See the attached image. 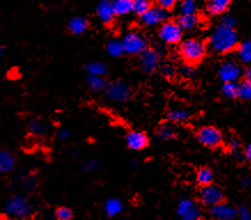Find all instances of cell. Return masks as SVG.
<instances>
[{"label": "cell", "mask_w": 251, "mask_h": 220, "mask_svg": "<svg viewBox=\"0 0 251 220\" xmlns=\"http://www.w3.org/2000/svg\"><path fill=\"white\" fill-rule=\"evenodd\" d=\"M239 38L235 28H227L219 24L209 37V49L217 54H226L236 49Z\"/></svg>", "instance_id": "1"}, {"label": "cell", "mask_w": 251, "mask_h": 220, "mask_svg": "<svg viewBox=\"0 0 251 220\" xmlns=\"http://www.w3.org/2000/svg\"><path fill=\"white\" fill-rule=\"evenodd\" d=\"M208 46L200 38H187L179 44L178 53L182 62L196 66L201 63L206 55Z\"/></svg>", "instance_id": "2"}, {"label": "cell", "mask_w": 251, "mask_h": 220, "mask_svg": "<svg viewBox=\"0 0 251 220\" xmlns=\"http://www.w3.org/2000/svg\"><path fill=\"white\" fill-rule=\"evenodd\" d=\"M33 212V205L30 199L25 195H13L5 202V213L9 218L29 219Z\"/></svg>", "instance_id": "3"}, {"label": "cell", "mask_w": 251, "mask_h": 220, "mask_svg": "<svg viewBox=\"0 0 251 220\" xmlns=\"http://www.w3.org/2000/svg\"><path fill=\"white\" fill-rule=\"evenodd\" d=\"M104 96L113 102L125 103L132 99L133 89L127 82L123 79L108 80L107 86L103 90Z\"/></svg>", "instance_id": "4"}, {"label": "cell", "mask_w": 251, "mask_h": 220, "mask_svg": "<svg viewBox=\"0 0 251 220\" xmlns=\"http://www.w3.org/2000/svg\"><path fill=\"white\" fill-rule=\"evenodd\" d=\"M182 37H184V30L181 29L177 21L169 19L159 25L158 38L165 45H179L182 40Z\"/></svg>", "instance_id": "5"}, {"label": "cell", "mask_w": 251, "mask_h": 220, "mask_svg": "<svg viewBox=\"0 0 251 220\" xmlns=\"http://www.w3.org/2000/svg\"><path fill=\"white\" fill-rule=\"evenodd\" d=\"M139 66L147 75H152L158 71L161 66V53L154 47H147L139 54Z\"/></svg>", "instance_id": "6"}, {"label": "cell", "mask_w": 251, "mask_h": 220, "mask_svg": "<svg viewBox=\"0 0 251 220\" xmlns=\"http://www.w3.org/2000/svg\"><path fill=\"white\" fill-rule=\"evenodd\" d=\"M122 43H123L125 54H128V55H139L142 50L148 47L147 38L138 31L125 33L122 38Z\"/></svg>", "instance_id": "7"}, {"label": "cell", "mask_w": 251, "mask_h": 220, "mask_svg": "<svg viewBox=\"0 0 251 220\" xmlns=\"http://www.w3.org/2000/svg\"><path fill=\"white\" fill-rule=\"evenodd\" d=\"M196 138L200 144L208 148H217L223 144V133L215 126H203L196 132Z\"/></svg>", "instance_id": "8"}, {"label": "cell", "mask_w": 251, "mask_h": 220, "mask_svg": "<svg viewBox=\"0 0 251 220\" xmlns=\"http://www.w3.org/2000/svg\"><path fill=\"white\" fill-rule=\"evenodd\" d=\"M177 215L184 220H198L201 218L202 211L194 199L182 197L178 201Z\"/></svg>", "instance_id": "9"}, {"label": "cell", "mask_w": 251, "mask_h": 220, "mask_svg": "<svg viewBox=\"0 0 251 220\" xmlns=\"http://www.w3.org/2000/svg\"><path fill=\"white\" fill-rule=\"evenodd\" d=\"M139 18H140V23L142 25L151 28V26L161 25L163 22L170 19V14H169V11L155 5L151 6L147 12L139 16Z\"/></svg>", "instance_id": "10"}, {"label": "cell", "mask_w": 251, "mask_h": 220, "mask_svg": "<svg viewBox=\"0 0 251 220\" xmlns=\"http://www.w3.org/2000/svg\"><path fill=\"white\" fill-rule=\"evenodd\" d=\"M242 73L240 64L234 60L224 61L218 69V76L223 83L237 82L242 77Z\"/></svg>", "instance_id": "11"}, {"label": "cell", "mask_w": 251, "mask_h": 220, "mask_svg": "<svg viewBox=\"0 0 251 220\" xmlns=\"http://www.w3.org/2000/svg\"><path fill=\"white\" fill-rule=\"evenodd\" d=\"M199 198L202 205L212 208V206L219 204V203L224 201V193L218 186L211 184L208 186H203L201 191H200Z\"/></svg>", "instance_id": "12"}, {"label": "cell", "mask_w": 251, "mask_h": 220, "mask_svg": "<svg viewBox=\"0 0 251 220\" xmlns=\"http://www.w3.org/2000/svg\"><path fill=\"white\" fill-rule=\"evenodd\" d=\"M125 142L130 150L141 151L148 147L149 138L146 132L133 130L125 135Z\"/></svg>", "instance_id": "13"}, {"label": "cell", "mask_w": 251, "mask_h": 220, "mask_svg": "<svg viewBox=\"0 0 251 220\" xmlns=\"http://www.w3.org/2000/svg\"><path fill=\"white\" fill-rule=\"evenodd\" d=\"M96 13L98 19L104 25L113 24L115 19H116L113 0H100L99 4L97 5Z\"/></svg>", "instance_id": "14"}, {"label": "cell", "mask_w": 251, "mask_h": 220, "mask_svg": "<svg viewBox=\"0 0 251 220\" xmlns=\"http://www.w3.org/2000/svg\"><path fill=\"white\" fill-rule=\"evenodd\" d=\"M90 21L85 16L76 15L73 16L69 21H68L67 28L73 36H81L86 33L90 29Z\"/></svg>", "instance_id": "15"}, {"label": "cell", "mask_w": 251, "mask_h": 220, "mask_svg": "<svg viewBox=\"0 0 251 220\" xmlns=\"http://www.w3.org/2000/svg\"><path fill=\"white\" fill-rule=\"evenodd\" d=\"M210 213L213 218L216 219H223V220H229L237 217V211L235 208H233L232 205L227 204L225 202L219 203L212 208H210Z\"/></svg>", "instance_id": "16"}, {"label": "cell", "mask_w": 251, "mask_h": 220, "mask_svg": "<svg viewBox=\"0 0 251 220\" xmlns=\"http://www.w3.org/2000/svg\"><path fill=\"white\" fill-rule=\"evenodd\" d=\"M16 167V156L8 149H0V174H8Z\"/></svg>", "instance_id": "17"}, {"label": "cell", "mask_w": 251, "mask_h": 220, "mask_svg": "<svg viewBox=\"0 0 251 220\" xmlns=\"http://www.w3.org/2000/svg\"><path fill=\"white\" fill-rule=\"evenodd\" d=\"M124 210V203L121 198L115 197V196H110L108 197L103 203V211L106 213L107 217L109 218H114L121 215Z\"/></svg>", "instance_id": "18"}, {"label": "cell", "mask_w": 251, "mask_h": 220, "mask_svg": "<svg viewBox=\"0 0 251 220\" xmlns=\"http://www.w3.org/2000/svg\"><path fill=\"white\" fill-rule=\"evenodd\" d=\"M233 0H208L206 1V13L211 16L224 15L229 8Z\"/></svg>", "instance_id": "19"}, {"label": "cell", "mask_w": 251, "mask_h": 220, "mask_svg": "<svg viewBox=\"0 0 251 220\" xmlns=\"http://www.w3.org/2000/svg\"><path fill=\"white\" fill-rule=\"evenodd\" d=\"M191 114L187 109L182 108H171L166 113V120L171 124H182L189 121Z\"/></svg>", "instance_id": "20"}, {"label": "cell", "mask_w": 251, "mask_h": 220, "mask_svg": "<svg viewBox=\"0 0 251 220\" xmlns=\"http://www.w3.org/2000/svg\"><path fill=\"white\" fill-rule=\"evenodd\" d=\"M177 22L184 31H191V30L198 28L200 22H201V19H200L198 13L196 14H180Z\"/></svg>", "instance_id": "21"}, {"label": "cell", "mask_w": 251, "mask_h": 220, "mask_svg": "<svg viewBox=\"0 0 251 220\" xmlns=\"http://www.w3.org/2000/svg\"><path fill=\"white\" fill-rule=\"evenodd\" d=\"M26 128H28L30 134L37 138L45 137L47 134V131H49L45 122L40 120V118H32V120H30L28 124H26Z\"/></svg>", "instance_id": "22"}, {"label": "cell", "mask_w": 251, "mask_h": 220, "mask_svg": "<svg viewBox=\"0 0 251 220\" xmlns=\"http://www.w3.org/2000/svg\"><path fill=\"white\" fill-rule=\"evenodd\" d=\"M155 135L158 140L161 141H171L175 140L177 134L174 127L171 126V123H163L159 124L157 127L155 128Z\"/></svg>", "instance_id": "23"}, {"label": "cell", "mask_w": 251, "mask_h": 220, "mask_svg": "<svg viewBox=\"0 0 251 220\" xmlns=\"http://www.w3.org/2000/svg\"><path fill=\"white\" fill-rule=\"evenodd\" d=\"M84 70H85L87 76H106L108 73V68L106 64L101 61H91V62H87L84 67Z\"/></svg>", "instance_id": "24"}, {"label": "cell", "mask_w": 251, "mask_h": 220, "mask_svg": "<svg viewBox=\"0 0 251 220\" xmlns=\"http://www.w3.org/2000/svg\"><path fill=\"white\" fill-rule=\"evenodd\" d=\"M104 49H106L108 55H110L111 57H121L125 54L123 43H122V40L118 39L108 40L106 45H104Z\"/></svg>", "instance_id": "25"}, {"label": "cell", "mask_w": 251, "mask_h": 220, "mask_svg": "<svg viewBox=\"0 0 251 220\" xmlns=\"http://www.w3.org/2000/svg\"><path fill=\"white\" fill-rule=\"evenodd\" d=\"M86 84L89 89L93 92H103L104 87L108 84V79L106 78V76H87Z\"/></svg>", "instance_id": "26"}, {"label": "cell", "mask_w": 251, "mask_h": 220, "mask_svg": "<svg viewBox=\"0 0 251 220\" xmlns=\"http://www.w3.org/2000/svg\"><path fill=\"white\" fill-rule=\"evenodd\" d=\"M116 16H125L133 12V0H113Z\"/></svg>", "instance_id": "27"}, {"label": "cell", "mask_w": 251, "mask_h": 220, "mask_svg": "<svg viewBox=\"0 0 251 220\" xmlns=\"http://www.w3.org/2000/svg\"><path fill=\"white\" fill-rule=\"evenodd\" d=\"M237 56L246 64H251V39L244 40L236 47Z\"/></svg>", "instance_id": "28"}, {"label": "cell", "mask_w": 251, "mask_h": 220, "mask_svg": "<svg viewBox=\"0 0 251 220\" xmlns=\"http://www.w3.org/2000/svg\"><path fill=\"white\" fill-rule=\"evenodd\" d=\"M196 181H198V184L201 187L211 185L213 182V172L211 169L206 167L200 168L198 172H196Z\"/></svg>", "instance_id": "29"}, {"label": "cell", "mask_w": 251, "mask_h": 220, "mask_svg": "<svg viewBox=\"0 0 251 220\" xmlns=\"http://www.w3.org/2000/svg\"><path fill=\"white\" fill-rule=\"evenodd\" d=\"M222 93L227 99H236L240 96V84H237V82L224 83L222 86Z\"/></svg>", "instance_id": "30"}, {"label": "cell", "mask_w": 251, "mask_h": 220, "mask_svg": "<svg viewBox=\"0 0 251 220\" xmlns=\"http://www.w3.org/2000/svg\"><path fill=\"white\" fill-rule=\"evenodd\" d=\"M198 9V0H180L179 1V11H180V14H196Z\"/></svg>", "instance_id": "31"}, {"label": "cell", "mask_w": 251, "mask_h": 220, "mask_svg": "<svg viewBox=\"0 0 251 220\" xmlns=\"http://www.w3.org/2000/svg\"><path fill=\"white\" fill-rule=\"evenodd\" d=\"M159 75L165 79H174L178 73V69L172 63H161L158 69Z\"/></svg>", "instance_id": "32"}, {"label": "cell", "mask_w": 251, "mask_h": 220, "mask_svg": "<svg viewBox=\"0 0 251 220\" xmlns=\"http://www.w3.org/2000/svg\"><path fill=\"white\" fill-rule=\"evenodd\" d=\"M54 216L57 220H71L75 218V212L69 206L60 205L54 210Z\"/></svg>", "instance_id": "33"}, {"label": "cell", "mask_w": 251, "mask_h": 220, "mask_svg": "<svg viewBox=\"0 0 251 220\" xmlns=\"http://www.w3.org/2000/svg\"><path fill=\"white\" fill-rule=\"evenodd\" d=\"M151 6V0H133V13L135 15L141 16Z\"/></svg>", "instance_id": "34"}, {"label": "cell", "mask_w": 251, "mask_h": 220, "mask_svg": "<svg viewBox=\"0 0 251 220\" xmlns=\"http://www.w3.org/2000/svg\"><path fill=\"white\" fill-rule=\"evenodd\" d=\"M101 163L97 160H89L80 164L79 172L81 173H92V172L99 170Z\"/></svg>", "instance_id": "35"}, {"label": "cell", "mask_w": 251, "mask_h": 220, "mask_svg": "<svg viewBox=\"0 0 251 220\" xmlns=\"http://www.w3.org/2000/svg\"><path fill=\"white\" fill-rule=\"evenodd\" d=\"M242 100L250 101L251 100V80L243 79L240 84V96Z\"/></svg>", "instance_id": "36"}, {"label": "cell", "mask_w": 251, "mask_h": 220, "mask_svg": "<svg viewBox=\"0 0 251 220\" xmlns=\"http://www.w3.org/2000/svg\"><path fill=\"white\" fill-rule=\"evenodd\" d=\"M179 73L180 76L184 77L186 79H191L196 75V70H195V66H192V64H187L185 63L180 69H179Z\"/></svg>", "instance_id": "37"}, {"label": "cell", "mask_w": 251, "mask_h": 220, "mask_svg": "<svg viewBox=\"0 0 251 220\" xmlns=\"http://www.w3.org/2000/svg\"><path fill=\"white\" fill-rule=\"evenodd\" d=\"M179 1L180 0H155V5L170 12L179 4Z\"/></svg>", "instance_id": "38"}, {"label": "cell", "mask_w": 251, "mask_h": 220, "mask_svg": "<svg viewBox=\"0 0 251 220\" xmlns=\"http://www.w3.org/2000/svg\"><path fill=\"white\" fill-rule=\"evenodd\" d=\"M21 184L23 185V191L25 192H30L32 191L33 188L38 185V180H37L36 177L33 175H29L25 179H23V181H21Z\"/></svg>", "instance_id": "39"}, {"label": "cell", "mask_w": 251, "mask_h": 220, "mask_svg": "<svg viewBox=\"0 0 251 220\" xmlns=\"http://www.w3.org/2000/svg\"><path fill=\"white\" fill-rule=\"evenodd\" d=\"M220 24L227 28H235L236 26V19L233 15L224 14L223 19L220 20Z\"/></svg>", "instance_id": "40"}, {"label": "cell", "mask_w": 251, "mask_h": 220, "mask_svg": "<svg viewBox=\"0 0 251 220\" xmlns=\"http://www.w3.org/2000/svg\"><path fill=\"white\" fill-rule=\"evenodd\" d=\"M226 147L228 148V149L232 151V154L233 153H236V151H239L240 150V148H241V142L237 140L236 138H230L228 141H227V144H226Z\"/></svg>", "instance_id": "41"}, {"label": "cell", "mask_w": 251, "mask_h": 220, "mask_svg": "<svg viewBox=\"0 0 251 220\" xmlns=\"http://www.w3.org/2000/svg\"><path fill=\"white\" fill-rule=\"evenodd\" d=\"M236 211H237V217H239L240 219L249 220L251 218V213L247 206H244V205L240 206V208L236 209Z\"/></svg>", "instance_id": "42"}, {"label": "cell", "mask_w": 251, "mask_h": 220, "mask_svg": "<svg viewBox=\"0 0 251 220\" xmlns=\"http://www.w3.org/2000/svg\"><path fill=\"white\" fill-rule=\"evenodd\" d=\"M57 137H59L60 141L66 142L71 138V131L69 130V128H61V130L59 131V133H57Z\"/></svg>", "instance_id": "43"}, {"label": "cell", "mask_w": 251, "mask_h": 220, "mask_svg": "<svg viewBox=\"0 0 251 220\" xmlns=\"http://www.w3.org/2000/svg\"><path fill=\"white\" fill-rule=\"evenodd\" d=\"M242 78L246 79V80H251V67H248L243 70Z\"/></svg>", "instance_id": "44"}, {"label": "cell", "mask_w": 251, "mask_h": 220, "mask_svg": "<svg viewBox=\"0 0 251 220\" xmlns=\"http://www.w3.org/2000/svg\"><path fill=\"white\" fill-rule=\"evenodd\" d=\"M244 157H246L249 162H251V144H249L246 147V150H244Z\"/></svg>", "instance_id": "45"}, {"label": "cell", "mask_w": 251, "mask_h": 220, "mask_svg": "<svg viewBox=\"0 0 251 220\" xmlns=\"http://www.w3.org/2000/svg\"><path fill=\"white\" fill-rule=\"evenodd\" d=\"M5 52H6V47H5L4 44L0 42V59H1V57L5 55Z\"/></svg>", "instance_id": "46"}, {"label": "cell", "mask_w": 251, "mask_h": 220, "mask_svg": "<svg viewBox=\"0 0 251 220\" xmlns=\"http://www.w3.org/2000/svg\"><path fill=\"white\" fill-rule=\"evenodd\" d=\"M242 184L244 185V186H251V178H249V177H244L243 179H242Z\"/></svg>", "instance_id": "47"}]
</instances>
